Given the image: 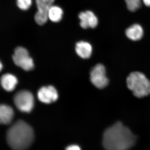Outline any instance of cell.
<instances>
[{
  "label": "cell",
  "instance_id": "5bb4252c",
  "mask_svg": "<svg viewBox=\"0 0 150 150\" xmlns=\"http://www.w3.org/2000/svg\"><path fill=\"white\" fill-rule=\"evenodd\" d=\"M55 0H35L38 11L48 13L49 8L53 5Z\"/></svg>",
  "mask_w": 150,
  "mask_h": 150
},
{
  "label": "cell",
  "instance_id": "7c38bea8",
  "mask_svg": "<svg viewBox=\"0 0 150 150\" xmlns=\"http://www.w3.org/2000/svg\"><path fill=\"white\" fill-rule=\"evenodd\" d=\"M126 34L129 39L134 41L141 40L144 35V30L140 25H133L127 28Z\"/></svg>",
  "mask_w": 150,
  "mask_h": 150
},
{
  "label": "cell",
  "instance_id": "4fadbf2b",
  "mask_svg": "<svg viewBox=\"0 0 150 150\" xmlns=\"http://www.w3.org/2000/svg\"><path fill=\"white\" fill-rule=\"evenodd\" d=\"M63 10L59 6L52 5L48 11V18L54 23L59 22L63 17Z\"/></svg>",
  "mask_w": 150,
  "mask_h": 150
},
{
  "label": "cell",
  "instance_id": "ac0fdd59",
  "mask_svg": "<svg viewBox=\"0 0 150 150\" xmlns=\"http://www.w3.org/2000/svg\"><path fill=\"white\" fill-rule=\"evenodd\" d=\"M66 150H81V149L79 146L73 145L67 147Z\"/></svg>",
  "mask_w": 150,
  "mask_h": 150
},
{
  "label": "cell",
  "instance_id": "ba28073f",
  "mask_svg": "<svg viewBox=\"0 0 150 150\" xmlns=\"http://www.w3.org/2000/svg\"><path fill=\"white\" fill-rule=\"evenodd\" d=\"M79 18L80 20L81 26L84 29L94 28L98 24L97 17L91 11L82 12L79 14Z\"/></svg>",
  "mask_w": 150,
  "mask_h": 150
},
{
  "label": "cell",
  "instance_id": "52a82bcc",
  "mask_svg": "<svg viewBox=\"0 0 150 150\" xmlns=\"http://www.w3.org/2000/svg\"><path fill=\"white\" fill-rule=\"evenodd\" d=\"M37 96L40 101L46 104L55 102L59 97L56 89L51 86L41 87L38 91Z\"/></svg>",
  "mask_w": 150,
  "mask_h": 150
},
{
  "label": "cell",
  "instance_id": "5b68a950",
  "mask_svg": "<svg viewBox=\"0 0 150 150\" xmlns=\"http://www.w3.org/2000/svg\"><path fill=\"white\" fill-rule=\"evenodd\" d=\"M13 59L15 64L26 71H30L34 68V63L29 53L25 48L17 47L15 50Z\"/></svg>",
  "mask_w": 150,
  "mask_h": 150
},
{
  "label": "cell",
  "instance_id": "277c9868",
  "mask_svg": "<svg viewBox=\"0 0 150 150\" xmlns=\"http://www.w3.org/2000/svg\"><path fill=\"white\" fill-rule=\"evenodd\" d=\"M13 101L17 108L21 112H30L34 107V96L28 91H21L17 93L14 96Z\"/></svg>",
  "mask_w": 150,
  "mask_h": 150
},
{
  "label": "cell",
  "instance_id": "d6986e66",
  "mask_svg": "<svg viewBox=\"0 0 150 150\" xmlns=\"http://www.w3.org/2000/svg\"><path fill=\"white\" fill-rule=\"evenodd\" d=\"M143 2L147 6L150 7V0H143Z\"/></svg>",
  "mask_w": 150,
  "mask_h": 150
},
{
  "label": "cell",
  "instance_id": "3957f363",
  "mask_svg": "<svg viewBox=\"0 0 150 150\" xmlns=\"http://www.w3.org/2000/svg\"><path fill=\"white\" fill-rule=\"evenodd\" d=\"M127 86L137 97L141 98L150 93V81L140 72L131 73L126 79Z\"/></svg>",
  "mask_w": 150,
  "mask_h": 150
},
{
  "label": "cell",
  "instance_id": "8fae6325",
  "mask_svg": "<svg viewBox=\"0 0 150 150\" xmlns=\"http://www.w3.org/2000/svg\"><path fill=\"white\" fill-rule=\"evenodd\" d=\"M75 48L77 54L83 59H88L91 56L92 47L91 45L88 42L79 41L76 44Z\"/></svg>",
  "mask_w": 150,
  "mask_h": 150
},
{
  "label": "cell",
  "instance_id": "2e32d148",
  "mask_svg": "<svg viewBox=\"0 0 150 150\" xmlns=\"http://www.w3.org/2000/svg\"><path fill=\"white\" fill-rule=\"evenodd\" d=\"M127 8L129 11L134 12L141 6V0H125Z\"/></svg>",
  "mask_w": 150,
  "mask_h": 150
},
{
  "label": "cell",
  "instance_id": "7a4b0ae2",
  "mask_svg": "<svg viewBox=\"0 0 150 150\" xmlns=\"http://www.w3.org/2000/svg\"><path fill=\"white\" fill-rule=\"evenodd\" d=\"M34 131L32 127L22 120H18L9 128L6 140L13 150H26L33 143Z\"/></svg>",
  "mask_w": 150,
  "mask_h": 150
},
{
  "label": "cell",
  "instance_id": "9c48e42d",
  "mask_svg": "<svg viewBox=\"0 0 150 150\" xmlns=\"http://www.w3.org/2000/svg\"><path fill=\"white\" fill-rule=\"evenodd\" d=\"M14 115L12 108L8 105L0 104V124L8 125L11 123Z\"/></svg>",
  "mask_w": 150,
  "mask_h": 150
},
{
  "label": "cell",
  "instance_id": "30bf717a",
  "mask_svg": "<svg viewBox=\"0 0 150 150\" xmlns=\"http://www.w3.org/2000/svg\"><path fill=\"white\" fill-rule=\"evenodd\" d=\"M1 83L3 88L8 92L13 91L18 83L16 77L10 74L3 75L1 78Z\"/></svg>",
  "mask_w": 150,
  "mask_h": 150
},
{
  "label": "cell",
  "instance_id": "9a60e30c",
  "mask_svg": "<svg viewBox=\"0 0 150 150\" xmlns=\"http://www.w3.org/2000/svg\"><path fill=\"white\" fill-rule=\"evenodd\" d=\"M35 22L39 25H43L47 22L48 19V13L37 11L35 15Z\"/></svg>",
  "mask_w": 150,
  "mask_h": 150
},
{
  "label": "cell",
  "instance_id": "ffe728a7",
  "mask_svg": "<svg viewBox=\"0 0 150 150\" xmlns=\"http://www.w3.org/2000/svg\"><path fill=\"white\" fill-rule=\"evenodd\" d=\"M3 68V65L2 64V63H1V62H0V72L1 71L2 69Z\"/></svg>",
  "mask_w": 150,
  "mask_h": 150
},
{
  "label": "cell",
  "instance_id": "e0dca14e",
  "mask_svg": "<svg viewBox=\"0 0 150 150\" xmlns=\"http://www.w3.org/2000/svg\"><path fill=\"white\" fill-rule=\"evenodd\" d=\"M16 1L19 8L23 11L28 10L32 4V0H16Z\"/></svg>",
  "mask_w": 150,
  "mask_h": 150
},
{
  "label": "cell",
  "instance_id": "8992f818",
  "mask_svg": "<svg viewBox=\"0 0 150 150\" xmlns=\"http://www.w3.org/2000/svg\"><path fill=\"white\" fill-rule=\"evenodd\" d=\"M92 83L97 88L102 89L107 86L109 80L106 75L105 67L102 64H98L93 68L90 73Z\"/></svg>",
  "mask_w": 150,
  "mask_h": 150
},
{
  "label": "cell",
  "instance_id": "6da1fadb",
  "mask_svg": "<svg viewBox=\"0 0 150 150\" xmlns=\"http://www.w3.org/2000/svg\"><path fill=\"white\" fill-rule=\"evenodd\" d=\"M137 140V136L128 127L117 122L104 131L103 144L106 150H129Z\"/></svg>",
  "mask_w": 150,
  "mask_h": 150
}]
</instances>
